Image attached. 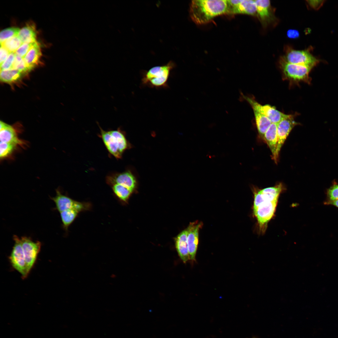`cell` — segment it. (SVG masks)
Here are the masks:
<instances>
[{
  "mask_svg": "<svg viewBox=\"0 0 338 338\" xmlns=\"http://www.w3.org/2000/svg\"><path fill=\"white\" fill-rule=\"evenodd\" d=\"M284 190L281 183L275 186L259 189L253 187V212L258 223L259 233H264L268 224L274 215L279 196Z\"/></svg>",
  "mask_w": 338,
  "mask_h": 338,
  "instance_id": "obj_1",
  "label": "cell"
},
{
  "mask_svg": "<svg viewBox=\"0 0 338 338\" xmlns=\"http://www.w3.org/2000/svg\"><path fill=\"white\" fill-rule=\"evenodd\" d=\"M227 0H193L190 7L191 18L198 25L208 23L216 17L227 14Z\"/></svg>",
  "mask_w": 338,
  "mask_h": 338,
  "instance_id": "obj_2",
  "label": "cell"
},
{
  "mask_svg": "<svg viewBox=\"0 0 338 338\" xmlns=\"http://www.w3.org/2000/svg\"><path fill=\"white\" fill-rule=\"evenodd\" d=\"M100 129L98 135L110 154L117 159L122 157L123 153L131 145L127 140L125 132L120 128L115 130L105 131L98 125Z\"/></svg>",
  "mask_w": 338,
  "mask_h": 338,
  "instance_id": "obj_3",
  "label": "cell"
},
{
  "mask_svg": "<svg viewBox=\"0 0 338 338\" xmlns=\"http://www.w3.org/2000/svg\"><path fill=\"white\" fill-rule=\"evenodd\" d=\"M174 65L172 63L169 62L165 65L151 68L142 74V84L157 89L168 87V81Z\"/></svg>",
  "mask_w": 338,
  "mask_h": 338,
  "instance_id": "obj_4",
  "label": "cell"
},
{
  "mask_svg": "<svg viewBox=\"0 0 338 338\" xmlns=\"http://www.w3.org/2000/svg\"><path fill=\"white\" fill-rule=\"evenodd\" d=\"M279 65L284 78L291 82L310 83L309 74L312 68L303 65L293 64L280 58Z\"/></svg>",
  "mask_w": 338,
  "mask_h": 338,
  "instance_id": "obj_5",
  "label": "cell"
},
{
  "mask_svg": "<svg viewBox=\"0 0 338 338\" xmlns=\"http://www.w3.org/2000/svg\"><path fill=\"white\" fill-rule=\"evenodd\" d=\"M54 197H50L55 205V209L59 213L70 209H75L80 213L90 210L92 207L88 202H81L74 200L67 195L62 194L59 190L56 191Z\"/></svg>",
  "mask_w": 338,
  "mask_h": 338,
  "instance_id": "obj_6",
  "label": "cell"
},
{
  "mask_svg": "<svg viewBox=\"0 0 338 338\" xmlns=\"http://www.w3.org/2000/svg\"><path fill=\"white\" fill-rule=\"evenodd\" d=\"M20 238L28 275L36 263L42 244L40 241H34L29 237L23 236Z\"/></svg>",
  "mask_w": 338,
  "mask_h": 338,
  "instance_id": "obj_7",
  "label": "cell"
},
{
  "mask_svg": "<svg viewBox=\"0 0 338 338\" xmlns=\"http://www.w3.org/2000/svg\"><path fill=\"white\" fill-rule=\"evenodd\" d=\"M282 58L286 62L293 64L305 65L313 68L319 62V60L308 50H297L287 48Z\"/></svg>",
  "mask_w": 338,
  "mask_h": 338,
  "instance_id": "obj_8",
  "label": "cell"
},
{
  "mask_svg": "<svg viewBox=\"0 0 338 338\" xmlns=\"http://www.w3.org/2000/svg\"><path fill=\"white\" fill-rule=\"evenodd\" d=\"M13 239L14 244L9 258V260L12 267L20 274L23 279H25L28 275L21 238L14 235Z\"/></svg>",
  "mask_w": 338,
  "mask_h": 338,
  "instance_id": "obj_9",
  "label": "cell"
},
{
  "mask_svg": "<svg viewBox=\"0 0 338 338\" xmlns=\"http://www.w3.org/2000/svg\"><path fill=\"white\" fill-rule=\"evenodd\" d=\"M105 181L110 187L120 186L127 188L133 192L137 185L135 176L130 171L128 170L122 172L111 173L106 176Z\"/></svg>",
  "mask_w": 338,
  "mask_h": 338,
  "instance_id": "obj_10",
  "label": "cell"
},
{
  "mask_svg": "<svg viewBox=\"0 0 338 338\" xmlns=\"http://www.w3.org/2000/svg\"><path fill=\"white\" fill-rule=\"evenodd\" d=\"M228 9L227 14H243L257 15L256 7L254 0H227Z\"/></svg>",
  "mask_w": 338,
  "mask_h": 338,
  "instance_id": "obj_11",
  "label": "cell"
},
{
  "mask_svg": "<svg viewBox=\"0 0 338 338\" xmlns=\"http://www.w3.org/2000/svg\"><path fill=\"white\" fill-rule=\"evenodd\" d=\"M243 96L253 109L259 134L261 138L264 140L265 134L272 123L257 107L256 104L257 101L255 100L248 96L244 95Z\"/></svg>",
  "mask_w": 338,
  "mask_h": 338,
  "instance_id": "obj_12",
  "label": "cell"
},
{
  "mask_svg": "<svg viewBox=\"0 0 338 338\" xmlns=\"http://www.w3.org/2000/svg\"><path fill=\"white\" fill-rule=\"evenodd\" d=\"M298 123L294 120V115H287L277 125V134L278 140V151L279 154L282 147L293 128Z\"/></svg>",
  "mask_w": 338,
  "mask_h": 338,
  "instance_id": "obj_13",
  "label": "cell"
},
{
  "mask_svg": "<svg viewBox=\"0 0 338 338\" xmlns=\"http://www.w3.org/2000/svg\"><path fill=\"white\" fill-rule=\"evenodd\" d=\"M202 224L197 221L191 223L187 228V244L189 259L195 260L198 243L199 231Z\"/></svg>",
  "mask_w": 338,
  "mask_h": 338,
  "instance_id": "obj_14",
  "label": "cell"
},
{
  "mask_svg": "<svg viewBox=\"0 0 338 338\" xmlns=\"http://www.w3.org/2000/svg\"><path fill=\"white\" fill-rule=\"evenodd\" d=\"M258 16L263 26L265 27L272 24L275 21V18L269 0H255Z\"/></svg>",
  "mask_w": 338,
  "mask_h": 338,
  "instance_id": "obj_15",
  "label": "cell"
},
{
  "mask_svg": "<svg viewBox=\"0 0 338 338\" xmlns=\"http://www.w3.org/2000/svg\"><path fill=\"white\" fill-rule=\"evenodd\" d=\"M277 127L276 124L272 123L265 132L264 139L269 147L272 159L276 163L278 162L279 156Z\"/></svg>",
  "mask_w": 338,
  "mask_h": 338,
  "instance_id": "obj_16",
  "label": "cell"
},
{
  "mask_svg": "<svg viewBox=\"0 0 338 338\" xmlns=\"http://www.w3.org/2000/svg\"><path fill=\"white\" fill-rule=\"evenodd\" d=\"M0 142L9 143L16 146L24 144L18 137L15 130L11 126L1 121L0 122Z\"/></svg>",
  "mask_w": 338,
  "mask_h": 338,
  "instance_id": "obj_17",
  "label": "cell"
},
{
  "mask_svg": "<svg viewBox=\"0 0 338 338\" xmlns=\"http://www.w3.org/2000/svg\"><path fill=\"white\" fill-rule=\"evenodd\" d=\"M187 229L182 231L175 238V246L178 254L184 263H186L189 259L187 244Z\"/></svg>",
  "mask_w": 338,
  "mask_h": 338,
  "instance_id": "obj_18",
  "label": "cell"
},
{
  "mask_svg": "<svg viewBox=\"0 0 338 338\" xmlns=\"http://www.w3.org/2000/svg\"><path fill=\"white\" fill-rule=\"evenodd\" d=\"M41 56L40 45L37 41L34 43L23 59L31 70L40 63Z\"/></svg>",
  "mask_w": 338,
  "mask_h": 338,
  "instance_id": "obj_19",
  "label": "cell"
},
{
  "mask_svg": "<svg viewBox=\"0 0 338 338\" xmlns=\"http://www.w3.org/2000/svg\"><path fill=\"white\" fill-rule=\"evenodd\" d=\"M256 104L258 108L269 120L272 123L277 124L287 115L270 105H262L257 101Z\"/></svg>",
  "mask_w": 338,
  "mask_h": 338,
  "instance_id": "obj_20",
  "label": "cell"
},
{
  "mask_svg": "<svg viewBox=\"0 0 338 338\" xmlns=\"http://www.w3.org/2000/svg\"><path fill=\"white\" fill-rule=\"evenodd\" d=\"M36 35L35 24L32 22H29L20 30L18 36L22 43H32L37 41Z\"/></svg>",
  "mask_w": 338,
  "mask_h": 338,
  "instance_id": "obj_21",
  "label": "cell"
},
{
  "mask_svg": "<svg viewBox=\"0 0 338 338\" xmlns=\"http://www.w3.org/2000/svg\"><path fill=\"white\" fill-rule=\"evenodd\" d=\"M80 213L74 209H70L60 213L63 228L67 231L69 227L74 221Z\"/></svg>",
  "mask_w": 338,
  "mask_h": 338,
  "instance_id": "obj_22",
  "label": "cell"
},
{
  "mask_svg": "<svg viewBox=\"0 0 338 338\" xmlns=\"http://www.w3.org/2000/svg\"><path fill=\"white\" fill-rule=\"evenodd\" d=\"M22 74L20 71L14 69L1 70L0 80L3 82L12 83L19 79Z\"/></svg>",
  "mask_w": 338,
  "mask_h": 338,
  "instance_id": "obj_23",
  "label": "cell"
},
{
  "mask_svg": "<svg viewBox=\"0 0 338 338\" xmlns=\"http://www.w3.org/2000/svg\"><path fill=\"white\" fill-rule=\"evenodd\" d=\"M22 44L18 36H14L5 41L1 45L10 52L15 53Z\"/></svg>",
  "mask_w": 338,
  "mask_h": 338,
  "instance_id": "obj_24",
  "label": "cell"
},
{
  "mask_svg": "<svg viewBox=\"0 0 338 338\" xmlns=\"http://www.w3.org/2000/svg\"><path fill=\"white\" fill-rule=\"evenodd\" d=\"M20 30L18 28L11 27L1 31L0 33V43L2 44L11 38L18 36Z\"/></svg>",
  "mask_w": 338,
  "mask_h": 338,
  "instance_id": "obj_25",
  "label": "cell"
},
{
  "mask_svg": "<svg viewBox=\"0 0 338 338\" xmlns=\"http://www.w3.org/2000/svg\"><path fill=\"white\" fill-rule=\"evenodd\" d=\"M13 69L19 71L22 74L27 73L31 70L26 63L23 58L16 54Z\"/></svg>",
  "mask_w": 338,
  "mask_h": 338,
  "instance_id": "obj_26",
  "label": "cell"
},
{
  "mask_svg": "<svg viewBox=\"0 0 338 338\" xmlns=\"http://www.w3.org/2000/svg\"><path fill=\"white\" fill-rule=\"evenodd\" d=\"M15 145L8 143L0 142V157L3 158L7 157L13 152L15 148Z\"/></svg>",
  "mask_w": 338,
  "mask_h": 338,
  "instance_id": "obj_27",
  "label": "cell"
},
{
  "mask_svg": "<svg viewBox=\"0 0 338 338\" xmlns=\"http://www.w3.org/2000/svg\"><path fill=\"white\" fill-rule=\"evenodd\" d=\"M16 56L14 52L10 53L5 60L0 64V70H6L13 69V65Z\"/></svg>",
  "mask_w": 338,
  "mask_h": 338,
  "instance_id": "obj_28",
  "label": "cell"
},
{
  "mask_svg": "<svg viewBox=\"0 0 338 338\" xmlns=\"http://www.w3.org/2000/svg\"><path fill=\"white\" fill-rule=\"evenodd\" d=\"M35 42L32 43H22L15 52L16 54L24 58Z\"/></svg>",
  "mask_w": 338,
  "mask_h": 338,
  "instance_id": "obj_29",
  "label": "cell"
},
{
  "mask_svg": "<svg viewBox=\"0 0 338 338\" xmlns=\"http://www.w3.org/2000/svg\"><path fill=\"white\" fill-rule=\"evenodd\" d=\"M328 198L327 201H332L338 199V185H334L328 189L327 192Z\"/></svg>",
  "mask_w": 338,
  "mask_h": 338,
  "instance_id": "obj_30",
  "label": "cell"
},
{
  "mask_svg": "<svg viewBox=\"0 0 338 338\" xmlns=\"http://www.w3.org/2000/svg\"><path fill=\"white\" fill-rule=\"evenodd\" d=\"M308 4L313 8L318 10L323 5L324 0H307Z\"/></svg>",
  "mask_w": 338,
  "mask_h": 338,
  "instance_id": "obj_31",
  "label": "cell"
},
{
  "mask_svg": "<svg viewBox=\"0 0 338 338\" xmlns=\"http://www.w3.org/2000/svg\"><path fill=\"white\" fill-rule=\"evenodd\" d=\"M0 52V63L1 64L7 59L10 53L4 47L1 45Z\"/></svg>",
  "mask_w": 338,
  "mask_h": 338,
  "instance_id": "obj_32",
  "label": "cell"
},
{
  "mask_svg": "<svg viewBox=\"0 0 338 338\" xmlns=\"http://www.w3.org/2000/svg\"><path fill=\"white\" fill-rule=\"evenodd\" d=\"M287 37L290 38H295L299 37V33L298 31L294 29H290L287 31Z\"/></svg>",
  "mask_w": 338,
  "mask_h": 338,
  "instance_id": "obj_33",
  "label": "cell"
},
{
  "mask_svg": "<svg viewBox=\"0 0 338 338\" xmlns=\"http://www.w3.org/2000/svg\"><path fill=\"white\" fill-rule=\"evenodd\" d=\"M325 204L332 205L338 207V199L332 201L326 202H325Z\"/></svg>",
  "mask_w": 338,
  "mask_h": 338,
  "instance_id": "obj_34",
  "label": "cell"
},
{
  "mask_svg": "<svg viewBox=\"0 0 338 338\" xmlns=\"http://www.w3.org/2000/svg\"><path fill=\"white\" fill-rule=\"evenodd\" d=\"M252 338H256V337H252Z\"/></svg>",
  "mask_w": 338,
  "mask_h": 338,
  "instance_id": "obj_35",
  "label": "cell"
}]
</instances>
